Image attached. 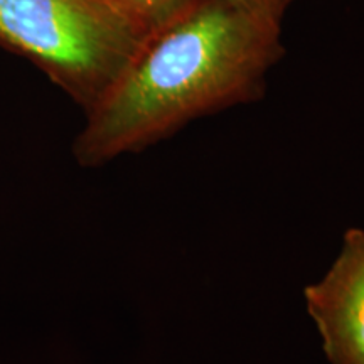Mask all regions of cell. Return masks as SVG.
Instances as JSON below:
<instances>
[{
	"mask_svg": "<svg viewBox=\"0 0 364 364\" xmlns=\"http://www.w3.org/2000/svg\"><path fill=\"white\" fill-rule=\"evenodd\" d=\"M329 364H364V230L346 231L334 262L304 289Z\"/></svg>",
	"mask_w": 364,
	"mask_h": 364,
	"instance_id": "3",
	"label": "cell"
},
{
	"mask_svg": "<svg viewBox=\"0 0 364 364\" xmlns=\"http://www.w3.org/2000/svg\"><path fill=\"white\" fill-rule=\"evenodd\" d=\"M144 41L102 0H0V44L31 59L85 113Z\"/></svg>",
	"mask_w": 364,
	"mask_h": 364,
	"instance_id": "2",
	"label": "cell"
},
{
	"mask_svg": "<svg viewBox=\"0 0 364 364\" xmlns=\"http://www.w3.org/2000/svg\"><path fill=\"white\" fill-rule=\"evenodd\" d=\"M230 2L243 9V11L253 14V16L260 17V19L282 26L294 0H230Z\"/></svg>",
	"mask_w": 364,
	"mask_h": 364,
	"instance_id": "5",
	"label": "cell"
},
{
	"mask_svg": "<svg viewBox=\"0 0 364 364\" xmlns=\"http://www.w3.org/2000/svg\"><path fill=\"white\" fill-rule=\"evenodd\" d=\"M282 26L230 0H196L150 34L86 112L73 144L81 167L139 154L199 118L255 102L284 56Z\"/></svg>",
	"mask_w": 364,
	"mask_h": 364,
	"instance_id": "1",
	"label": "cell"
},
{
	"mask_svg": "<svg viewBox=\"0 0 364 364\" xmlns=\"http://www.w3.org/2000/svg\"><path fill=\"white\" fill-rule=\"evenodd\" d=\"M120 19L144 38L157 33L182 12L188 11L196 0H102Z\"/></svg>",
	"mask_w": 364,
	"mask_h": 364,
	"instance_id": "4",
	"label": "cell"
}]
</instances>
